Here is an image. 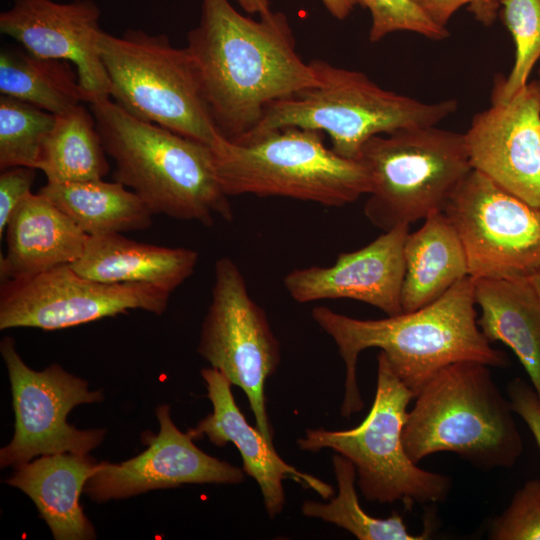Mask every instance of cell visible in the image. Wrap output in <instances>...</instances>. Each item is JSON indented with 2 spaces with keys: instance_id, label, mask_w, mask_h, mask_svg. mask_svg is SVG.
Returning <instances> with one entry per match:
<instances>
[{
  "instance_id": "10",
  "label": "cell",
  "mask_w": 540,
  "mask_h": 540,
  "mask_svg": "<svg viewBox=\"0 0 540 540\" xmlns=\"http://www.w3.org/2000/svg\"><path fill=\"white\" fill-rule=\"evenodd\" d=\"M197 352L244 391L256 428L273 444L264 386L279 365V342L265 312L251 298L240 269L228 257L215 263L211 301Z\"/></svg>"
},
{
  "instance_id": "6",
  "label": "cell",
  "mask_w": 540,
  "mask_h": 540,
  "mask_svg": "<svg viewBox=\"0 0 540 540\" xmlns=\"http://www.w3.org/2000/svg\"><path fill=\"white\" fill-rule=\"evenodd\" d=\"M310 65L316 83L269 104L255 128L240 139L295 126L326 133L337 154L358 159L372 137L437 126L458 108L455 99L423 102L386 90L360 71L324 60H312Z\"/></svg>"
},
{
  "instance_id": "7",
  "label": "cell",
  "mask_w": 540,
  "mask_h": 540,
  "mask_svg": "<svg viewBox=\"0 0 540 540\" xmlns=\"http://www.w3.org/2000/svg\"><path fill=\"white\" fill-rule=\"evenodd\" d=\"M358 160L371 184L364 214L383 231L443 211L473 170L464 133L437 126L374 136Z\"/></svg>"
},
{
  "instance_id": "25",
  "label": "cell",
  "mask_w": 540,
  "mask_h": 540,
  "mask_svg": "<svg viewBox=\"0 0 540 540\" xmlns=\"http://www.w3.org/2000/svg\"><path fill=\"white\" fill-rule=\"evenodd\" d=\"M106 155L91 110L79 104L56 115L41 146L36 169L50 183L103 179L109 172Z\"/></svg>"
},
{
  "instance_id": "18",
  "label": "cell",
  "mask_w": 540,
  "mask_h": 540,
  "mask_svg": "<svg viewBox=\"0 0 540 540\" xmlns=\"http://www.w3.org/2000/svg\"><path fill=\"white\" fill-rule=\"evenodd\" d=\"M207 397L213 411L188 431L194 439L206 436L218 447L231 442L240 452L243 471L259 485L267 514L274 518L285 505L283 480L291 478L305 488H311L323 498L332 496V487L320 479L300 472L286 463L260 431L252 427L237 406L231 392V382L219 370H201Z\"/></svg>"
},
{
  "instance_id": "15",
  "label": "cell",
  "mask_w": 540,
  "mask_h": 540,
  "mask_svg": "<svg viewBox=\"0 0 540 540\" xmlns=\"http://www.w3.org/2000/svg\"><path fill=\"white\" fill-rule=\"evenodd\" d=\"M473 170L540 206V78L475 114L464 133Z\"/></svg>"
},
{
  "instance_id": "8",
  "label": "cell",
  "mask_w": 540,
  "mask_h": 540,
  "mask_svg": "<svg viewBox=\"0 0 540 540\" xmlns=\"http://www.w3.org/2000/svg\"><path fill=\"white\" fill-rule=\"evenodd\" d=\"M377 387L371 409L355 428L341 431L308 429L297 440L301 450L330 448L355 466L358 486L369 501L382 504L443 502L451 489L450 477L424 470L407 455L402 432L408 404L415 398L392 370L385 354L377 355Z\"/></svg>"
},
{
  "instance_id": "12",
  "label": "cell",
  "mask_w": 540,
  "mask_h": 540,
  "mask_svg": "<svg viewBox=\"0 0 540 540\" xmlns=\"http://www.w3.org/2000/svg\"><path fill=\"white\" fill-rule=\"evenodd\" d=\"M443 212L464 245L469 276L528 278L540 267V206L472 170Z\"/></svg>"
},
{
  "instance_id": "29",
  "label": "cell",
  "mask_w": 540,
  "mask_h": 540,
  "mask_svg": "<svg viewBox=\"0 0 540 540\" xmlns=\"http://www.w3.org/2000/svg\"><path fill=\"white\" fill-rule=\"evenodd\" d=\"M56 115L27 102L0 96V169H36L41 146Z\"/></svg>"
},
{
  "instance_id": "2",
  "label": "cell",
  "mask_w": 540,
  "mask_h": 540,
  "mask_svg": "<svg viewBox=\"0 0 540 540\" xmlns=\"http://www.w3.org/2000/svg\"><path fill=\"white\" fill-rule=\"evenodd\" d=\"M474 279L458 281L436 301L411 312L378 320L355 319L325 306L311 315L338 347L346 367L341 414L349 418L364 407L357 383L359 354L379 348L392 370L415 397L442 368L475 361L506 368L507 354L495 349L477 324Z\"/></svg>"
},
{
  "instance_id": "28",
  "label": "cell",
  "mask_w": 540,
  "mask_h": 540,
  "mask_svg": "<svg viewBox=\"0 0 540 540\" xmlns=\"http://www.w3.org/2000/svg\"><path fill=\"white\" fill-rule=\"evenodd\" d=\"M501 17L512 36L515 57L507 76L496 75L491 101H507L528 82L540 59V0H501Z\"/></svg>"
},
{
  "instance_id": "33",
  "label": "cell",
  "mask_w": 540,
  "mask_h": 540,
  "mask_svg": "<svg viewBox=\"0 0 540 540\" xmlns=\"http://www.w3.org/2000/svg\"><path fill=\"white\" fill-rule=\"evenodd\" d=\"M507 394L514 413L531 431L540 450V398L531 383L516 377L509 382Z\"/></svg>"
},
{
  "instance_id": "20",
  "label": "cell",
  "mask_w": 540,
  "mask_h": 540,
  "mask_svg": "<svg viewBox=\"0 0 540 540\" xmlns=\"http://www.w3.org/2000/svg\"><path fill=\"white\" fill-rule=\"evenodd\" d=\"M98 465L89 453L42 455L15 467L5 483L33 501L55 540H91L95 529L79 500Z\"/></svg>"
},
{
  "instance_id": "14",
  "label": "cell",
  "mask_w": 540,
  "mask_h": 540,
  "mask_svg": "<svg viewBox=\"0 0 540 540\" xmlns=\"http://www.w3.org/2000/svg\"><path fill=\"white\" fill-rule=\"evenodd\" d=\"M160 430L146 433L147 448L121 463L100 462L88 479L84 493L97 503L124 499L151 490L176 488L183 484H237L244 471L208 455L180 431L170 416V406L155 410Z\"/></svg>"
},
{
  "instance_id": "11",
  "label": "cell",
  "mask_w": 540,
  "mask_h": 540,
  "mask_svg": "<svg viewBox=\"0 0 540 540\" xmlns=\"http://www.w3.org/2000/svg\"><path fill=\"white\" fill-rule=\"evenodd\" d=\"M0 353L8 371L15 415L11 441L0 450V467H17L34 457L57 453L86 454L105 438V429L81 430L67 421L78 405L101 402V390H89L86 380L51 364L30 368L11 337H4Z\"/></svg>"
},
{
  "instance_id": "1",
  "label": "cell",
  "mask_w": 540,
  "mask_h": 540,
  "mask_svg": "<svg viewBox=\"0 0 540 540\" xmlns=\"http://www.w3.org/2000/svg\"><path fill=\"white\" fill-rule=\"evenodd\" d=\"M203 97L219 134L236 141L252 131L272 102L313 86L316 75L296 51L282 12L253 20L228 0H201L187 36Z\"/></svg>"
},
{
  "instance_id": "32",
  "label": "cell",
  "mask_w": 540,
  "mask_h": 540,
  "mask_svg": "<svg viewBox=\"0 0 540 540\" xmlns=\"http://www.w3.org/2000/svg\"><path fill=\"white\" fill-rule=\"evenodd\" d=\"M36 169L16 166L1 170L0 174V238L19 204L31 193Z\"/></svg>"
},
{
  "instance_id": "4",
  "label": "cell",
  "mask_w": 540,
  "mask_h": 540,
  "mask_svg": "<svg viewBox=\"0 0 540 540\" xmlns=\"http://www.w3.org/2000/svg\"><path fill=\"white\" fill-rule=\"evenodd\" d=\"M490 366L452 363L416 395L402 441L416 464L437 452H453L481 470L513 467L523 441L509 399L492 379Z\"/></svg>"
},
{
  "instance_id": "38",
  "label": "cell",
  "mask_w": 540,
  "mask_h": 540,
  "mask_svg": "<svg viewBox=\"0 0 540 540\" xmlns=\"http://www.w3.org/2000/svg\"><path fill=\"white\" fill-rule=\"evenodd\" d=\"M538 75H539V78H540V69H539V71H538Z\"/></svg>"
},
{
  "instance_id": "17",
  "label": "cell",
  "mask_w": 540,
  "mask_h": 540,
  "mask_svg": "<svg viewBox=\"0 0 540 540\" xmlns=\"http://www.w3.org/2000/svg\"><path fill=\"white\" fill-rule=\"evenodd\" d=\"M409 226L384 231L366 246L340 253L332 266L294 269L283 278L284 288L299 303L347 298L377 307L387 316L401 314Z\"/></svg>"
},
{
  "instance_id": "23",
  "label": "cell",
  "mask_w": 540,
  "mask_h": 540,
  "mask_svg": "<svg viewBox=\"0 0 540 540\" xmlns=\"http://www.w3.org/2000/svg\"><path fill=\"white\" fill-rule=\"evenodd\" d=\"M403 312L422 308L469 276L468 260L458 231L443 211L424 219L404 244Z\"/></svg>"
},
{
  "instance_id": "19",
  "label": "cell",
  "mask_w": 540,
  "mask_h": 540,
  "mask_svg": "<svg viewBox=\"0 0 540 540\" xmlns=\"http://www.w3.org/2000/svg\"><path fill=\"white\" fill-rule=\"evenodd\" d=\"M7 252L0 256L2 282L33 277L83 254L89 236L48 198L30 193L5 229Z\"/></svg>"
},
{
  "instance_id": "30",
  "label": "cell",
  "mask_w": 540,
  "mask_h": 540,
  "mask_svg": "<svg viewBox=\"0 0 540 540\" xmlns=\"http://www.w3.org/2000/svg\"><path fill=\"white\" fill-rule=\"evenodd\" d=\"M371 15L369 40L376 43L387 35L406 31L430 40L449 37L447 28L433 22L414 0H356Z\"/></svg>"
},
{
  "instance_id": "5",
  "label": "cell",
  "mask_w": 540,
  "mask_h": 540,
  "mask_svg": "<svg viewBox=\"0 0 540 540\" xmlns=\"http://www.w3.org/2000/svg\"><path fill=\"white\" fill-rule=\"evenodd\" d=\"M227 196L285 197L342 207L370 192V177L358 159L325 146L320 131L295 126L209 145Z\"/></svg>"
},
{
  "instance_id": "16",
  "label": "cell",
  "mask_w": 540,
  "mask_h": 540,
  "mask_svg": "<svg viewBox=\"0 0 540 540\" xmlns=\"http://www.w3.org/2000/svg\"><path fill=\"white\" fill-rule=\"evenodd\" d=\"M101 11L92 0H14L0 14V31L41 58L75 67L84 102L110 98V81L100 52Z\"/></svg>"
},
{
  "instance_id": "26",
  "label": "cell",
  "mask_w": 540,
  "mask_h": 540,
  "mask_svg": "<svg viewBox=\"0 0 540 540\" xmlns=\"http://www.w3.org/2000/svg\"><path fill=\"white\" fill-rule=\"evenodd\" d=\"M0 94L54 115L64 114L84 101L70 62L12 49L0 53Z\"/></svg>"
},
{
  "instance_id": "3",
  "label": "cell",
  "mask_w": 540,
  "mask_h": 540,
  "mask_svg": "<svg viewBox=\"0 0 540 540\" xmlns=\"http://www.w3.org/2000/svg\"><path fill=\"white\" fill-rule=\"evenodd\" d=\"M113 178L155 214L211 226L233 212L208 144L135 118L108 99L90 103Z\"/></svg>"
},
{
  "instance_id": "9",
  "label": "cell",
  "mask_w": 540,
  "mask_h": 540,
  "mask_svg": "<svg viewBox=\"0 0 540 540\" xmlns=\"http://www.w3.org/2000/svg\"><path fill=\"white\" fill-rule=\"evenodd\" d=\"M101 58L110 98L137 119L211 145L220 135L203 97L192 58L165 34L103 32Z\"/></svg>"
},
{
  "instance_id": "36",
  "label": "cell",
  "mask_w": 540,
  "mask_h": 540,
  "mask_svg": "<svg viewBox=\"0 0 540 540\" xmlns=\"http://www.w3.org/2000/svg\"><path fill=\"white\" fill-rule=\"evenodd\" d=\"M238 5L249 14L259 16L266 15L272 10L270 8V0H235Z\"/></svg>"
},
{
  "instance_id": "24",
  "label": "cell",
  "mask_w": 540,
  "mask_h": 540,
  "mask_svg": "<svg viewBox=\"0 0 540 540\" xmlns=\"http://www.w3.org/2000/svg\"><path fill=\"white\" fill-rule=\"evenodd\" d=\"M39 193L70 217L88 236L142 231L154 215L120 182L103 179L50 183Z\"/></svg>"
},
{
  "instance_id": "21",
  "label": "cell",
  "mask_w": 540,
  "mask_h": 540,
  "mask_svg": "<svg viewBox=\"0 0 540 540\" xmlns=\"http://www.w3.org/2000/svg\"><path fill=\"white\" fill-rule=\"evenodd\" d=\"M199 254L184 247L139 243L122 233L89 236L71 264L84 277L104 283H143L172 293L195 271Z\"/></svg>"
},
{
  "instance_id": "34",
  "label": "cell",
  "mask_w": 540,
  "mask_h": 540,
  "mask_svg": "<svg viewBox=\"0 0 540 540\" xmlns=\"http://www.w3.org/2000/svg\"><path fill=\"white\" fill-rule=\"evenodd\" d=\"M424 13L437 25L447 28L451 17L464 5H473L485 11L497 9L501 0H414Z\"/></svg>"
},
{
  "instance_id": "27",
  "label": "cell",
  "mask_w": 540,
  "mask_h": 540,
  "mask_svg": "<svg viewBox=\"0 0 540 540\" xmlns=\"http://www.w3.org/2000/svg\"><path fill=\"white\" fill-rule=\"evenodd\" d=\"M338 485L337 495L329 503L305 501L303 515L333 523L353 534L359 540H424L426 532L413 535L400 514L393 511L387 518H375L365 512L358 501L355 489L354 464L341 454L332 458Z\"/></svg>"
},
{
  "instance_id": "37",
  "label": "cell",
  "mask_w": 540,
  "mask_h": 540,
  "mask_svg": "<svg viewBox=\"0 0 540 540\" xmlns=\"http://www.w3.org/2000/svg\"><path fill=\"white\" fill-rule=\"evenodd\" d=\"M528 280L540 302V267L531 276L528 277Z\"/></svg>"
},
{
  "instance_id": "22",
  "label": "cell",
  "mask_w": 540,
  "mask_h": 540,
  "mask_svg": "<svg viewBox=\"0 0 540 540\" xmlns=\"http://www.w3.org/2000/svg\"><path fill=\"white\" fill-rule=\"evenodd\" d=\"M473 279L479 329L514 352L540 398V302L528 278Z\"/></svg>"
},
{
  "instance_id": "31",
  "label": "cell",
  "mask_w": 540,
  "mask_h": 540,
  "mask_svg": "<svg viewBox=\"0 0 540 540\" xmlns=\"http://www.w3.org/2000/svg\"><path fill=\"white\" fill-rule=\"evenodd\" d=\"M492 540H540V479L527 480L491 523Z\"/></svg>"
},
{
  "instance_id": "13",
  "label": "cell",
  "mask_w": 540,
  "mask_h": 540,
  "mask_svg": "<svg viewBox=\"0 0 540 540\" xmlns=\"http://www.w3.org/2000/svg\"><path fill=\"white\" fill-rule=\"evenodd\" d=\"M170 295L149 284L99 282L71 265H61L27 279L2 282L0 330H59L135 309L161 315Z\"/></svg>"
},
{
  "instance_id": "35",
  "label": "cell",
  "mask_w": 540,
  "mask_h": 540,
  "mask_svg": "<svg viewBox=\"0 0 540 540\" xmlns=\"http://www.w3.org/2000/svg\"><path fill=\"white\" fill-rule=\"evenodd\" d=\"M326 10L336 19L344 20L353 11L356 0H321Z\"/></svg>"
}]
</instances>
